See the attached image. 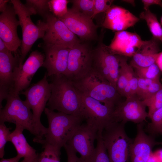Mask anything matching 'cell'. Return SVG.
Wrapping results in <instances>:
<instances>
[{"instance_id":"74e56055","label":"cell","mask_w":162,"mask_h":162,"mask_svg":"<svg viewBox=\"0 0 162 162\" xmlns=\"http://www.w3.org/2000/svg\"><path fill=\"white\" fill-rule=\"evenodd\" d=\"M162 87L160 80L153 81L149 85L145 95L144 99L148 98L155 94Z\"/></svg>"},{"instance_id":"3957f363","label":"cell","mask_w":162,"mask_h":162,"mask_svg":"<svg viewBox=\"0 0 162 162\" xmlns=\"http://www.w3.org/2000/svg\"><path fill=\"white\" fill-rule=\"evenodd\" d=\"M6 100L5 106L0 110V123L8 122L20 125L34 136V139H42L47 128L36 121L26 100H22L19 94H10Z\"/></svg>"},{"instance_id":"7bdbcfd3","label":"cell","mask_w":162,"mask_h":162,"mask_svg":"<svg viewBox=\"0 0 162 162\" xmlns=\"http://www.w3.org/2000/svg\"><path fill=\"white\" fill-rule=\"evenodd\" d=\"M8 0H0V11L3 12L6 8L7 5V3L8 2Z\"/></svg>"},{"instance_id":"83f0119b","label":"cell","mask_w":162,"mask_h":162,"mask_svg":"<svg viewBox=\"0 0 162 162\" xmlns=\"http://www.w3.org/2000/svg\"><path fill=\"white\" fill-rule=\"evenodd\" d=\"M137 76L144 79L160 80L162 73L159 67L155 63L150 66L145 67L134 68Z\"/></svg>"},{"instance_id":"f35d334b","label":"cell","mask_w":162,"mask_h":162,"mask_svg":"<svg viewBox=\"0 0 162 162\" xmlns=\"http://www.w3.org/2000/svg\"><path fill=\"white\" fill-rule=\"evenodd\" d=\"M67 156V162H83L80 157L76 155V152L67 144L63 147Z\"/></svg>"},{"instance_id":"d590c367","label":"cell","mask_w":162,"mask_h":162,"mask_svg":"<svg viewBox=\"0 0 162 162\" xmlns=\"http://www.w3.org/2000/svg\"><path fill=\"white\" fill-rule=\"evenodd\" d=\"M113 0H95L94 11L92 19L99 13H106L112 6Z\"/></svg>"},{"instance_id":"8fae6325","label":"cell","mask_w":162,"mask_h":162,"mask_svg":"<svg viewBox=\"0 0 162 162\" xmlns=\"http://www.w3.org/2000/svg\"><path fill=\"white\" fill-rule=\"evenodd\" d=\"M98 131L86 122L83 123L66 144L80 154L83 162H91L95 152L94 142Z\"/></svg>"},{"instance_id":"5bb4252c","label":"cell","mask_w":162,"mask_h":162,"mask_svg":"<svg viewBox=\"0 0 162 162\" xmlns=\"http://www.w3.org/2000/svg\"><path fill=\"white\" fill-rule=\"evenodd\" d=\"M146 107L143 100L136 95L127 98L124 101L119 102L115 106L114 121L125 123L129 121L138 124L143 123L148 117Z\"/></svg>"},{"instance_id":"4dcf8cb0","label":"cell","mask_w":162,"mask_h":162,"mask_svg":"<svg viewBox=\"0 0 162 162\" xmlns=\"http://www.w3.org/2000/svg\"><path fill=\"white\" fill-rule=\"evenodd\" d=\"M70 1L72 4V8L92 19L94 13L95 0Z\"/></svg>"},{"instance_id":"7a4b0ae2","label":"cell","mask_w":162,"mask_h":162,"mask_svg":"<svg viewBox=\"0 0 162 162\" xmlns=\"http://www.w3.org/2000/svg\"><path fill=\"white\" fill-rule=\"evenodd\" d=\"M51 77L50 83L51 94L46 104L47 108L53 111L81 117V97L73 82L63 74Z\"/></svg>"},{"instance_id":"ab89813d","label":"cell","mask_w":162,"mask_h":162,"mask_svg":"<svg viewBox=\"0 0 162 162\" xmlns=\"http://www.w3.org/2000/svg\"><path fill=\"white\" fill-rule=\"evenodd\" d=\"M145 10L149 9V7L152 5H158L162 7V2L160 0H142L141 1Z\"/></svg>"},{"instance_id":"484cf974","label":"cell","mask_w":162,"mask_h":162,"mask_svg":"<svg viewBox=\"0 0 162 162\" xmlns=\"http://www.w3.org/2000/svg\"><path fill=\"white\" fill-rule=\"evenodd\" d=\"M49 0H26L25 4L32 15L38 14L44 19L50 13Z\"/></svg>"},{"instance_id":"836d02e7","label":"cell","mask_w":162,"mask_h":162,"mask_svg":"<svg viewBox=\"0 0 162 162\" xmlns=\"http://www.w3.org/2000/svg\"><path fill=\"white\" fill-rule=\"evenodd\" d=\"M138 85V77L135 72V74L128 80L127 84L123 89L121 96L127 98L136 95Z\"/></svg>"},{"instance_id":"7402d4cb","label":"cell","mask_w":162,"mask_h":162,"mask_svg":"<svg viewBox=\"0 0 162 162\" xmlns=\"http://www.w3.org/2000/svg\"><path fill=\"white\" fill-rule=\"evenodd\" d=\"M160 42L153 37L149 40H143L132 57L130 65L134 68L146 67L155 63L157 55L160 51Z\"/></svg>"},{"instance_id":"ba28073f","label":"cell","mask_w":162,"mask_h":162,"mask_svg":"<svg viewBox=\"0 0 162 162\" xmlns=\"http://www.w3.org/2000/svg\"><path fill=\"white\" fill-rule=\"evenodd\" d=\"M93 50L81 42L71 48L64 75L73 82L85 77L92 69Z\"/></svg>"},{"instance_id":"6da1fadb","label":"cell","mask_w":162,"mask_h":162,"mask_svg":"<svg viewBox=\"0 0 162 162\" xmlns=\"http://www.w3.org/2000/svg\"><path fill=\"white\" fill-rule=\"evenodd\" d=\"M48 122L46 134L34 142L48 144L60 150L66 144L84 121L80 116L56 112L46 107L44 111Z\"/></svg>"},{"instance_id":"30bf717a","label":"cell","mask_w":162,"mask_h":162,"mask_svg":"<svg viewBox=\"0 0 162 162\" xmlns=\"http://www.w3.org/2000/svg\"><path fill=\"white\" fill-rule=\"evenodd\" d=\"M45 34L42 38L46 45H56L71 48L81 41L64 22L51 13L44 19Z\"/></svg>"},{"instance_id":"d4e9b609","label":"cell","mask_w":162,"mask_h":162,"mask_svg":"<svg viewBox=\"0 0 162 162\" xmlns=\"http://www.w3.org/2000/svg\"><path fill=\"white\" fill-rule=\"evenodd\" d=\"M140 18L146 21L152 37L162 43V27L156 16L148 9L142 12Z\"/></svg>"},{"instance_id":"1f68e13d","label":"cell","mask_w":162,"mask_h":162,"mask_svg":"<svg viewBox=\"0 0 162 162\" xmlns=\"http://www.w3.org/2000/svg\"><path fill=\"white\" fill-rule=\"evenodd\" d=\"M151 122L147 126L152 135L162 134V106L155 111L149 118Z\"/></svg>"},{"instance_id":"277c9868","label":"cell","mask_w":162,"mask_h":162,"mask_svg":"<svg viewBox=\"0 0 162 162\" xmlns=\"http://www.w3.org/2000/svg\"><path fill=\"white\" fill-rule=\"evenodd\" d=\"M73 82L80 92L104 104L114 108L120 101L116 88L92 69L82 79Z\"/></svg>"},{"instance_id":"d6a6232c","label":"cell","mask_w":162,"mask_h":162,"mask_svg":"<svg viewBox=\"0 0 162 162\" xmlns=\"http://www.w3.org/2000/svg\"><path fill=\"white\" fill-rule=\"evenodd\" d=\"M142 100L148 108L149 118L155 111L162 106V87L153 96Z\"/></svg>"},{"instance_id":"ffe728a7","label":"cell","mask_w":162,"mask_h":162,"mask_svg":"<svg viewBox=\"0 0 162 162\" xmlns=\"http://www.w3.org/2000/svg\"><path fill=\"white\" fill-rule=\"evenodd\" d=\"M143 126L144 122L137 124V134L130 148V162H148L156 145L153 136L146 134Z\"/></svg>"},{"instance_id":"f1b7e54d","label":"cell","mask_w":162,"mask_h":162,"mask_svg":"<svg viewBox=\"0 0 162 162\" xmlns=\"http://www.w3.org/2000/svg\"><path fill=\"white\" fill-rule=\"evenodd\" d=\"M102 132L98 133L96 146L94 156L91 162H110L102 137Z\"/></svg>"},{"instance_id":"8992f818","label":"cell","mask_w":162,"mask_h":162,"mask_svg":"<svg viewBox=\"0 0 162 162\" xmlns=\"http://www.w3.org/2000/svg\"><path fill=\"white\" fill-rule=\"evenodd\" d=\"M10 1L18 16L22 30V40L19 64H22L34 44L38 39L44 37L46 23L39 20L35 25L31 18L32 14L25 4L19 0H11Z\"/></svg>"},{"instance_id":"603a6c76","label":"cell","mask_w":162,"mask_h":162,"mask_svg":"<svg viewBox=\"0 0 162 162\" xmlns=\"http://www.w3.org/2000/svg\"><path fill=\"white\" fill-rule=\"evenodd\" d=\"M24 130L21 126L16 125L14 130L9 136L8 141L14 146L17 155L23 158L21 162H34L38 159V154L27 142L23 134Z\"/></svg>"},{"instance_id":"5b68a950","label":"cell","mask_w":162,"mask_h":162,"mask_svg":"<svg viewBox=\"0 0 162 162\" xmlns=\"http://www.w3.org/2000/svg\"><path fill=\"white\" fill-rule=\"evenodd\" d=\"M125 123L113 122L102 132V137L110 162H129L134 139L127 135Z\"/></svg>"},{"instance_id":"9a60e30c","label":"cell","mask_w":162,"mask_h":162,"mask_svg":"<svg viewBox=\"0 0 162 162\" xmlns=\"http://www.w3.org/2000/svg\"><path fill=\"white\" fill-rule=\"evenodd\" d=\"M76 35L83 41L95 39L97 37V26L92 19L72 8L67 14L59 19Z\"/></svg>"},{"instance_id":"60d3db41","label":"cell","mask_w":162,"mask_h":162,"mask_svg":"<svg viewBox=\"0 0 162 162\" xmlns=\"http://www.w3.org/2000/svg\"><path fill=\"white\" fill-rule=\"evenodd\" d=\"M156 63L159 67L162 73V51L159 52L158 54Z\"/></svg>"},{"instance_id":"44dd1931","label":"cell","mask_w":162,"mask_h":162,"mask_svg":"<svg viewBox=\"0 0 162 162\" xmlns=\"http://www.w3.org/2000/svg\"><path fill=\"white\" fill-rule=\"evenodd\" d=\"M105 13L103 26L117 32L124 31L140 20L128 10L117 6L112 5Z\"/></svg>"},{"instance_id":"cb8c5ba5","label":"cell","mask_w":162,"mask_h":162,"mask_svg":"<svg viewBox=\"0 0 162 162\" xmlns=\"http://www.w3.org/2000/svg\"><path fill=\"white\" fill-rule=\"evenodd\" d=\"M119 68L116 83V89L121 95L128 80L135 74L133 68L127 63V57L118 55Z\"/></svg>"},{"instance_id":"f546056e","label":"cell","mask_w":162,"mask_h":162,"mask_svg":"<svg viewBox=\"0 0 162 162\" xmlns=\"http://www.w3.org/2000/svg\"><path fill=\"white\" fill-rule=\"evenodd\" d=\"M70 0H49L48 5L50 12L59 19L64 16L68 13L67 5Z\"/></svg>"},{"instance_id":"7c38bea8","label":"cell","mask_w":162,"mask_h":162,"mask_svg":"<svg viewBox=\"0 0 162 162\" xmlns=\"http://www.w3.org/2000/svg\"><path fill=\"white\" fill-rule=\"evenodd\" d=\"M45 54L37 50L32 52L24 63L15 68L14 71L13 94L19 93L28 88L39 68L42 66Z\"/></svg>"},{"instance_id":"bcb514c9","label":"cell","mask_w":162,"mask_h":162,"mask_svg":"<svg viewBox=\"0 0 162 162\" xmlns=\"http://www.w3.org/2000/svg\"><path fill=\"white\" fill-rule=\"evenodd\" d=\"M161 24L162 25V16L161 19Z\"/></svg>"},{"instance_id":"52a82bcc","label":"cell","mask_w":162,"mask_h":162,"mask_svg":"<svg viewBox=\"0 0 162 162\" xmlns=\"http://www.w3.org/2000/svg\"><path fill=\"white\" fill-rule=\"evenodd\" d=\"M80 92L82 100L81 115L85 122L101 131L115 122L114 108Z\"/></svg>"},{"instance_id":"9c48e42d","label":"cell","mask_w":162,"mask_h":162,"mask_svg":"<svg viewBox=\"0 0 162 162\" xmlns=\"http://www.w3.org/2000/svg\"><path fill=\"white\" fill-rule=\"evenodd\" d=\"M119 68L118 55L111 52L107 46L100 41L93 50L92 69L116 87Z\"/></svg>"},{"instance_id":"7dc6e473","label":"cell","mask_w":162,"mask_h":162,"mask_svg":"<svg viewBox=\"0 0 162 162\" xmlns=\"http://www.w3.org/2000/svg\"><path fill=\"white\" fill-rule=\"evenodd\" d=\"M34 162H38L37 159Z\"/></svg>"},{"instance_id":"4316f807","label":"cell","mask_w":162,"mask_h":162,"mask_svg":"<svg viewBox=\"0 0 162 162\" xmlns=\"http://www.w3.org/2000/svg\"><path fill=\"white\" fill-rule=\"evenodd\" d=\"M42 145L44 150L38 154V162H60V150L48 144Z\"/></svg>"},{"instance_id":"2e32d148","label":"cell","mask_w":162,"mask_h":162,"mask_svg":"<svg viewBox=\"0 0 162 162\" xmlns=\"http://www.w3.org/2000/svg\"><path fill=\"white\" fill-rule=\"evenodd\" d=\"M20 56H14L7 50L0 51V109L3 108V100L13 94L14 71L19 64Z\"/></svg>"},{"instance_id":"ee69618b","label":"cell","mask_w":162,"mask_h":162,"mask_svg":"<svg viewBox=\"0 0 162 162\" xmlns=\"http://www.w3.org/2000/svg\"><path fill=\"white\" fill-rule=\"evenodd\" d=\"M8 50L4 42L0 38V51Z\"/></svg>"},{"instance_id":"f6af8a7d","label":"cell","mask_w":162,"mask_h":162,"mask_svg":"<svg viewBox=\"0 0 162 162\" xmlns=\"http://www.w3.org/2000/svg\"><path fill=\"white\" fill-rule=\"evenodd\" d=\"M156 145H162V142H156Z\"/></svg>"},{"instance_id":"ac0fdd59","label":"cell","mask_w":162,"mask_h":162,"mask_svg":"<svg viewBox=\"0 0 162 162\" xmlns=\"http://www.w3.org/2000/svg\"><path fill=\"white\" fill-rule=\"evenodd\" d=\"M16 15L13 7L8 5L0 15V38L9 50L15 53L22 41L17 34V28L20 23Z\"/></svg>"},{"instance_id":"4fadbf2b","label":"cell","mask_w":162,"mask_h":162,"mask_svg":"<svg viewBox=\"0 0 162 162\" xmlns=\"http://www.w3.org/2000/svg\"><path fill=\"white\" fill-rule=\"evenodd\" d=\"M47 77L46 73L41 80L19 93L25 96V100L32 110L34 119L40 124H42L41 116L46 108L51 94Z\"/></svg>"},{"instance_id":"e0dca14e","label":"cell","mask_w":162,"mask_h":162,"mask_svg":"<svg viewBox=\"0 0 162 162\" xmlns=\"http://www.w3.org/2000/svg\"><path fill=\"white\" fill-rule=\"evenodd\" d=\"M39 44L45 52V58L42 66L47 70V77L64 75L66 71L70 48L56 45Z\"/></svg>"},{"instance_id":"8d00e7d4","label":"cell","mask_w":162,"mask_h":162,"mask_svg":"<svg viewBox=\"0 0 162 162\" xmlns=\"http://www.w3.org/2000/svg\"><path fill=\"white\" fill-rule=\"evenodd\" d=\"M154 80H155L144 79L138 77V85L136 95L141 100H143L144 99L149 86Z\"/></svg>"},{"instance_id":"e575fe53","label":"cell","mask_w":162,"mask_h":162,"mask_svg":"<svg viewBox=\"0 0 162 162\" xmlns=\"http://www.w3.org/2000/svg\"><path fill=\"white\" fill-rule=\"evenodd\" d=\"M10 128L6 127L4 123H0V158H3L4 154V148L8 141L9 136L10 134Z\"/></svg>"},{"instance_id":"d6986e66","label":"cell","mask_w":162,"mask_h":162,"mask_svg":"<svg viewBox=\"0 0 162 162\" xmlns=\"http://www.w3.org/2000/svg\"><path fill=\"white\" fill-rule=\"evenodd\" d=\"M143 41L139 35L135 33L125 31L117 32L111 43L107 47L115 55L132 57Z\"/></svg>"},{"instance_id":"b9f144b4","label":"cell","mask_w":162,"mask_h":162,"mask_svg":"<svg viewBox=\"0 0 162 162\" xmlns=\"http://www.w3.org/2000/svg\"><path fill=\"white\" fill-rule=\"evenodd\" d=\"M21 158V157L17 155L16 156L11 158H2L0 160V162H19Z\"/></svg>"}]
</instances>
